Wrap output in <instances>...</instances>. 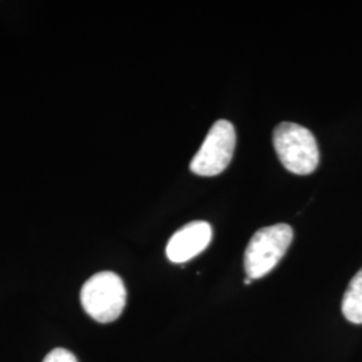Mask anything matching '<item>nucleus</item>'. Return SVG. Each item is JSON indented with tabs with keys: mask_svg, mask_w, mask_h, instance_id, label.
<instances>
[{
	"mask_svg": "<svg viewBox=\"0 0 362 362\" xmlns=\"http://www.w3.org/2000/svg\"><path fill=\"white\" fill-rule=\"evenodd\" d=\"M272 143L278 158L291 173L306 176L318 167V144L308 128L296 122H282L274 129Z\"/></svg>",
	"mask_w": 362,
	"mask_h": 362,
	"instance_id": "1",
	"label": "nucleus"
},
{
	"mask_svg": "<svg viewBox=\"0 0 362 362\" xmlns=\"http://www.w3.org/2000/svg\"><path fill=\"white\" fill-rule=\"evenodd\" d=\"M81 303L93 320L109 324L119 318L125 309L127 288L115 272H97L82 286Z\"/></svg>",
	"mask_w": 362,
	"mask_h": 362,
	"instance_id": "2",
	"label": "nucleus"
},
{
	"mask_svg": "<svg viewBox=\"0 0 362 362\" xmlns=\"http://www.w3.org/2000/svg\"><path fill=\"white\" fill-rule=\"evenodd\" d=\"M293 238V228L285 223L260 228L254 233L245 254L247 276L259 279L272 272L285 257Z\"/></svg>",
	"mask_w": 362,
	"mask_h": 362,
	"instance_id": "3",
	"label": "nucleus"
},
{
	"mask_svg": "<svg viewBox=\"0 0 362 362\" xmlns=\"http://www.w3.org/2000/svg\"><path fill=\"white\" fill-rule=\"evenodd\" d=\"M235 145L236 132L233 124L227 119L216 121L192 158L189 168L197 176H218L230 165Z\"/></svg>",
	"mask_w": 362,
	"mask_h": 362,
	"instance_id": "4",
	"label": "nucleus"
},
{
	"mask_svg": "<svg viewBox=\"0 0 362 362\" xmlns=\"http://www.w3.org/2000/svg\"><path fill=\"white\" fill-rule=\"evenodd\" d=\"M211 239L212 228L209 223L203 220L191 221L169 239L167 257L172 263H185L203 252L209 246Z\"/></svg>",
	"mask_w": 362,
	"mask_h": 362,
	"instance_id": "5",
	"label": "nucleus"
},
{
	"mask_svg": "<svg viewBox=\"0 0 362 362\" xmlns=\"http://www.w3.org/2000/svg\"><path fill=\"white\" fill-rule=\"evenodd\" d=\"M342 314L351 324L362 325V269L353 276L344 294Z\"/></svg>",
	"mask_w": 362,
	"mask_h": 362,
	"instance_id": "6",
	"label": "nucleus"
},
{
	"mask_svg": "<svg viewBox=\"0 0 362 362\" xmlns=\"http://www.w3.org/2000/svg\"><path fill=\"white\" fill-rule=\"evenodd\" d=\"M43 362H78L76 356L69 350L58 348L54 349L46 356Z\"/></svg>",
	"mask_w": 362,
	"mask_h": 362,
	"instance_id": "7",
	"label": "nucleus"
},
{
	"mask_svg": "<svg viewBox=\"0 0 362 362\" xmlns=\"http://www.w3.org/2000/svg\"><path fill=\"white\" fill-rule=\"evenodd\" d=\"M251 282H252V279H250V278L247 276L246 279H245V284H246V285H250Z\"/></svg>",
	"mask_w": 362,
	"mask_h": 362,
	"instance_id": "8",
	"label": "nucleus"
}]
</instances>
